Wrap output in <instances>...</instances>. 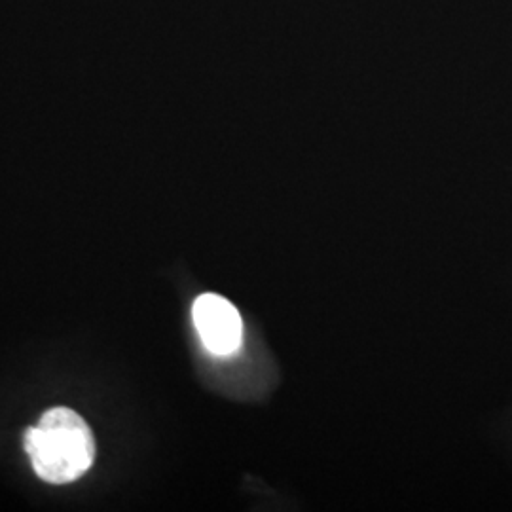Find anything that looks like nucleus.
<instances>
[{
	"label": "nucleus",
	"mask_w": 512,
	"mask_h": 512,
	"mask_svg": "<svg viewBox=\"0 0 512 512\" xmlns=\"http://www.w3.org/2000/svg\"><path fill=\"white\" fill-rule=\"evenodd\" d=\"M25 452L37 475L50 484H69L92 469L95 439L71 408L48 410L25 433Z\"/></svg>",
	"instance_id": "1"
},
{
	"label": "nucleus",
	"mask_w": 512,
	"mask_h": 512,
	"mask_svg": "<svg viewBox=\"0 0 512 512\" xmlns=\"http://www.w3.org/2000/svg\"><path fill=\"white\" fill-rule=\"evenodd\" d=\"M192 317L203 346L211 353L232 355L238 351L243 340V321L232 302L219 294H202L194 302Z\"/></svg>",
	"instance_id": "2"
}]
</instances>
